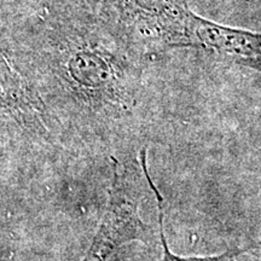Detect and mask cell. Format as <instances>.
Here are the masks:
<instances>
[{"label":"cell","instance_id":"obj_1","mask_svg":"<svg viewBox=\"0 0 261 261\" xmlns=\"http://www.w3.org/2000/svg\"><path fill=\"white\" fill-rule=\"evenodd\" d=\"M44 22L32 63L60 102L83 115L116 119L140 89L142 57L98 14L54 11Z\"/></svg>","mask_w":261,"mask_h":261},{"label":"cell","instance_id":"obj_2","mask_svg":"<svg viewBox=\"0 0 261 261\" xmlns=\"http://www.w3.org/2000/svg\"><path fill=\"white\" fill-rule=\"evenodd\" d=\"M195 12L187 0H102L98 16L142 57L192 47Z\"/></svg>","mask_w":261,"mask_h":261},{"label":"cell","instance_id":"obj_3","mask_svg":"<svg viewBox=\"0 0 261 261\" xmlns=\"http://www.w3.org/2000/svg\"><path fill=\"white\" fill-rule=\"evenodd\" d=\"M113 162V179L106 210L81 261H108L132 241L144 244L152 241V228L139 215V196L130 182L128 171L115 159Z\"/></svg>","mask_w":261,"mask_h":261},{"label":"cell","instance_id":"obj_4","mask_svg":"<svg viewBox=\"0 0 261 261\" xmlns=\"http://www.w3.org/2000/svg\"><path fill=\"white\" fill-rule=\"evenodd\" d=\"M3 116L29 132L47 133V109L41 91L8 48H2Z\"/></svg>","mask_w":261,"mask_h":261},{"label":"cell","instance_id":"obj_5","mask_svg":"<svg viewBox=\"0 0 261 261\" xmlns=\"http://www.w3.org/2000/svg\"><path fill=\"white\" fill-rule=\"evenodd\" d=\"M192 47H201L261 73V33L227 27L196 14Z\"/></svg>","mask_w":261,"mask_h":261},{"label":"cell","instance_id":"obj_6","mask_svg":"<svg viewBox=\"0 0 261 261\" xmlns=\"http://www.w3.org/2000/svg\"><path fill=\"white\" fill-rule=\"evenodd\" d=\"M148 155L146 149L140 150L139 152V163L142 167L143 174L146 179L149 188L151 189L156 197L159 211V232L160 240L162 244V257L160 261H260L261 260V243L254 244V246L246 247L243 249H234L231 252H226L220 255L214 256H179L175 255L169 248L167 240L165 236V227H163V219H165V212H163V197L160 194L159 189L156 188L155 182L150 177V172L148 168Z\"/></svg>","mask_w":261,"mask_h":261},{"label":"cell","instance_id":"obj_7","mask_svg":"<svg viewBox=\"0 0 261 261\" xmlns=\"http://www.w3.org/2000/svg\"><path fill=\"white\" fill-rule=\"evenodd\" d=\"M48 2L54 6V11L98 14L102 0H48Z\"/></svg>","mask_w":261,"mask_h":261}]
</instances>
